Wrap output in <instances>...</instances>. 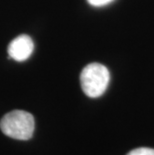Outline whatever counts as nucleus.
I'll return each mask as SVG.
<instances>
[{
    "instance_id": "20e7f679",
    "label": "nucleus",
    "mask_w": 154,
    "mask_h": 155,
    "mask_svg": "<svg viewBox=\"0 0 154 155\" xmlns=\"http://www.w3.org/2000/svg\"><path fill=\"white\" fill-rule=\"evenodd\" d=\"M127 155H154V149L147 147L136 148L127 154Z\"/></svg>"
},
{
    "instance_id": "7ed1b4c3",
    "label": "nucleus",
    "mask_w": 154,
    "mask_h": 155,
    "mask_svg": "<svg viewBox=\"0 0 154 155\" xmlns=\"http://www.w3.org/2000/svg\"><path fill=\"white\" fill-rule=\"evenodd\" d=\"M34 49L33 41L30 36L20 35L14 38L8 46V55L16 61H24L30 57Z\"/></svg>"
},
{
    "instance_id": "f03ea898",
    "label": "nucleus",
    "mask_w": 154,
    "mask_h": 155,
    "mask_svg": "<svg viewBox=\"0 0 154 155\" xmlns=\"http://www.w3.org/2000/svg\"><path fill=\"white\" fill-rule=\"evenodd\" d=\"M110 74L106 66L100 63H90L83 68L80 74V84L88 97L97 98L106 91Z\"/></svg>"
},
{
    "instance_id": "f257e3e1",
    "label": "nucleus",
    "mask_w": 154,
    "mask_h": 155,
    "mask_svg": "<svg viewBox=\"0 0 154 155\" xmlns=\"http://www.w3.org/2000/svg\"><path fill=\"white\" fill-rule=\"evenodd\" d=\"M34 118L23 110H13L0 121V129L5 135L17 140L30 139L34 132Z\"/></svg>"
},
{
    "instance_id": "39448f33",
    "label": "nucleus",
    "mask_w": 154,
    "mask_h": 155,
    "mask_svg": "<svg viewBox=\"0 0 154 155\" xmlns=\"http://www.w3.org/2000/svg\"><path fill=\"white\" fill-rule=\"evenodd\" d=\"M114 0H87V2L90 5L95 6V7H100V6H104L111 3Z\"/></svg>"
}]
</instances>
